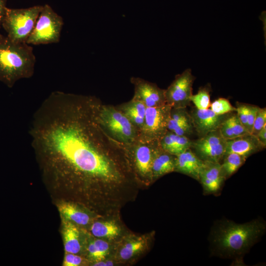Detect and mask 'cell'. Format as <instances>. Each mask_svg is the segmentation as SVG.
Returning a JSON list of instances; mask_svg holds the SVG:
<instances>
[{"label":"cell","mask_w":266,"mask_h":266,"mask_svg":"<svg viewBox=\"0 0 266 266\" xmlns=\"http://www.w3.org/2000/svg\"><path fill=\"white\" fill-rule=\"evenodd\" d=\"M171 107L167 104L146 107L143 125L138 137L149 140H158L167 131Z\"/></svg>","instance_id":"52a82bcc"},{"label":"cell","mask_w":266,"mask_h":266,"mask_svg":"<svg viewBox=\"0 0 266 266\" xmlns=\"http://www.w3.org/2000/svg\"><path fill=\"white\" fill-rule=\"evenodd\" d=\"M144 244L143 240H137L126 243L120 251V257L123 260H128L141 250Z\"/></svg>","instance_id":"4316f807"},{"label":"cell","mask_w":266,"mask_h":266,"mask_svg":"<svg viewBox=\"0 0 266 266\" xmlns=\"http://www.w3.org/2000/svg\"><path fill=\"white\" fill-rule=\"evenodd\" d=\"M58 209L64 218L75 224L86 225L90 221L89 216L72 203H62L58 206Z\"/></svg>","instance_id":"7402d4cb"},{"label":"cell","mask_w":266,"mask_h":266,"mask_svg":"<svg viewBox=\"0 0 266 266\" xmlns=\"http://www.w3.org/2000/svg\"><path fill=\"white\" fill-rule=\"evenodd\" d=\"M266 224L260 218L243 224L226 219L217 221L209 235L211 253L223 258L240 259L260 239Z\"/></svg>","instance_id":"7a4b0ae2"},{"label":"cell","mask_w":266,"mask_h":266,"mask_svg":"<svg viewBox=\"0 0 266 266\" xmlns=\"http://www.w3.org/2000/svg\"><path fill=\"white\" fill-rule=\"evenodd\" d=\"M92 233L98 237L113 238L119 233L118 227L112 222H97L91 227Z\"/></svg>","instance_id":"cb8c5ba5"},{"label":"cell","mask_w":266,"mask_h":266,"mask_svg":"<svg viewBox=\"0 0 266 266\" xmlns=\"http://www.w3.org/2000/svg\"><path fill=\"white\" fill-rule=\"evenodd\" d=\"M210 107L217 115H223L236 111V108L233 107L228 100L224 98H219L214 101L211 104Z\"/></svg>","instance_id":"83f0119b"},{"label":"cell","mask_w":266,"mask_h":266,"mask_svg":"<svg viewBox=\"0 0 266 266\" xmlns=\"http://www.w3.org/2000/svg\"><path fill=\"white\" fill-rule=\"evenodd\" d=\"M7 0H0V29L2 27V24L7 7L6 6Z\"/></svg>","instance_id":"d6a6232c"},{"label":"cell","mask_w":266,"mask_h":266,"mask_svg":"<svg viewBox=\"0 0 266 266\" xmlns=\"http://www.w3.org/2000/svg\"><path fill=\"white\" fill-rule=\"evenodd\" d=\"M258 108V106L248 104V121L247 130L250 133H252L253 124Z\"/></svg>","instance_id":"1f68e13d"},{"label":"cell","mask_w":266,"mask_h":266,"mask_svg":"<svg viewBox=\"0 0 266 266\" xmlns=\"http://www.w3.org/2000/svg\"><path fill=\"white\" fill-rule=\"evenodd\" d=\"M82 261V259L75 255L71 253L66 252L65 255L63 266H77L80 265Z\"/></svg>","instance_id":"4dcf8cb0"},{"label":"cell","mask_w":266,"mask_h":266,"mask_svg":"<svg viewBox=\"0 0 266 266\" xmlns=\"http://www.w3.org/2000/svg\"><path fill=\"white\" fill-rule=\"evenodd\" d=\"M175 160L176 156L164 151L160 146L156 152L152 162V178H157L174 171Z\"/></svg>","instance_id":"ac0fdd59"},{"label":"cell","mask_w":266,"mask_h":266,"mask_svg":"<svg viewBox=\"0 0 266 266\" xmlns=\"http://www.w3.org/2000/svg\"><path fill=\"white\" fill-rule=\"evenodd\" d=\"M226 141L218 129L193 141L191 149L203 161L220 163L225 154Z\"/></svg>","instance_id":"9c48e42d"},{"label":"cell","mask_w":266,"mask_h":266,"mask_svg":"<svg viewBox=\"0 0 266 266\" xmlns=\"http://www.w3.org/2000/svg\"><path fill=\"white\" fill-rule=\"evenodd\" d=\"M203 161L189 148L176 156L174 171L186 174L198 181L200 170Z\"/></svg>","instance_id":"2e32d148"},{"label":"cell","mask_w":266,"mask_h":266,"mask_svg":"<svg viewBox=\"0 0 266 266\" xmlns=\"http://www.w3.org/2000/svg\"><path fill=\"white\" fill-rule=\"evenodd\" d=\"M190 114L194 129L202 137L219 129L223 122L230 115H217L210 108L193 109Z\"/></svg>","instance_id":"7c38bea8"},{"label":"cell","mask_w":266,"mask_h":266,"mask_svg":"<svg viewBox=\"0 0 266 266\" xmlns=\"http://www.w3.org/2000/svg\"><path fill=\"white\" fill-rule=\"evenodd\" d=\"M131 81L134 86V94L133 99L141 101L146 107L166 104L165 90L138 77H132Z\"/></svg>","instance_id":"8fae6325"},{"label":"cell","mask_w":266,"mask_h":266,"mask_svg":"<svg viewBox=\"0 0 266 266\" xmlns=\"http://www.w3.org/2000/svg\"><path fill=\"white\" fill-rule=\"evenodd\" d=\"M265 148L256 135L247 133L233 138L226 139L224 155L233 153L244 156L247 159L251 155Z\"/></svg>","instance_id":"5bb4252c"},{"label":"cell","mask_w":266,"mask_h":266,"mask_svg":"<svg viewBox=\"0 0 266 266\" xmlns=\"http://www.w3.org/2000/svg\"><path fill=\"white\" fill-rule=\"evenodd\" d=\"M63 236L66 252L78 253L81 249L79 232L77 227L70 221L63 219Z\"/></svg>","instance_id":"ffe728a7"},{"label":"cell","mask_w":266,"mask_h":266,"mask_svg":"<svg viewBox=\"0 0 266 266\" xmlns=\"http://www.w3.org/2000/svg\"><path fill=\"white\" fill-rule=\"evenodd\" d=\"M192 142L188 137L177 135L169 131L159 141L160 146L164 151L174 156L191 148Z\"/></svg>","instance_id":"e0dca14e"},{"label":"cell","mask_w":266,"mask_h":266,"mask_svg":"<svg viewBox=\"0 0 266 266\" xmlns=\"http://www.w3.org/2000/svg\"><path fill=\"white\" fill-rule=\"evenodd\" d=\"M220 163L203 161L198 181L201 183L204 193L214 194L221 189L225 179L222 173Z\"/></svg>","instance_id":"4fadbf2b"},{"label":"cell","mask_w":266,"mask_h":266,"mask_svg":"<svg viewBox=\"0 0 266 266\" xmlns=\"http://www.w3.org/2000/svg\"><path fill=\"white\" fill-rule=\"evenodd\" d=\"M36 58L33 47L26 42H16L0 33V81L12 88L34 72Z\"/></svg>","instance_id":"3957f363"},{"label":"cell","mask_w":266,"mask_h":266,"mask_svg":"<svg viewBox=\"0 0 266 266\" xmlns=\"http://www.w3.org/2000/svg\"><path fill=\"white\" fill-rule=\"evenodd\" d=\"M101 101L91 96L52 92L34 113L30 132L37 151L61 158L81 174L106 182L123 177V145L101 125Z\"/></svg>","instance_id":"6da1fadb"},{"label":"cell","mask_w":266,"mask_h":266,"mask_svg":"<svg viewBox=\"0 0 266 266\" xmlns=\"http://www.w3.org/2000/svg\"><path fill=\"white\" fill-rule=\"evenodd\" d=\"M219 130L226 139L250 133L242 125L236 114L230 115L221 124Z\"/></svg>","instance_id":"44dd1931"},{"label":"cell","mask_w":266,"mask_h":266,"mask_svg":"<svg viewBox=\"0 0 266 266\" xmlns=\"http://www.w3.org/2000/svg\"><path fill=\"white\" fill-rule=\"evenodd\" d=\"M194 126L190 114L186 108H172L167 125V131L181 135H190L193 133Z\"/></svg>","instance_id":"9a60e30c"},{"label":"cell","mask_w":266,"mask_h":266,"mask_svg":"<svg viewBox=\"0 0 266 266\" xmlns=\"http://www.w3.org/2000/svg\"><path fill=\"white\" fill-rule=\"evenodd\" d=\"M88 251L90 257L100 261L104 259L109 250L108 243L101 239H96L90 243Z\"/></svg>","instance_id":"d4e9b609"},{"label":"cell","mask_w":266,"mask_h":266,"mask_svg":"<svg viewBox=\"0 0 266 266\" xmlns=\"http://www.w3.org/2000/svg\"><path fill=\"white\" fill-rule=\"evenodd\" d=\"M190 100L198 109L209 108L211 105L209 89L206 87L200 89L196 95L191 96Z\"/></svg>","instance_id":"484cf974"},{"label":"cell","mask_w":266,"mask_h":266,"mask_svg":"<svg viewBox=\"0 0 266 266\" xmlns=\"http://www.w3.org/2000/svg\"><path fill=\"white\" fill-rule=\"evenodd\" d=\"M221 164V169L225 179L233 175L245 163L246 158L236 153L224 155Z\"/></svg>","instance_id":"603a6c76"},{"label":"cell","mask_w":266,"mask_h":266,"mask_svg":"<svg viewBox=\"0 0 266 266\" xmlns=\"http://www.w3.org/2000/svg\"><path fill=\"white\" fill-rule=\"evenodd\" d=\"M236 112L240 122L247 130L248 121V104L239 103L237 105Z\"/></svg>","instance_id":"f546056e"},{"label":"cell","mask_w":266,"mask_h":266,"mask_svg":"<svg viewBox=\"0 0 266 266\" xmlns=\"http://www.w3.org/2000/svg\"><path fill=\"white\" fill-rule=\"evenodd\" d=\"M137 129L142 128L145 118L146 107L141 101L132 99L129 101L117 106Z\"/></svg>","instance_id":"d6986e66"},{"label":"cell","mask_w":266,"mask_h":266,"mask_svg":"<svg viewBox=\"0 0 266 266\" xmlns=\"http://www.w3.org/2000/svg\"><path fill=\"white\" fill-rule=\"evenodd\" d=\"M123 145L126 153L133 157L136 170L139 174L152 178V165L160 147L159 141L145 140L137 137L132 143Z\"/></svg>","instance_id":"ba28073f"},{"label":"cell","mask_w":266,"mask_h":266,"mask_svg":"<svg viewBox=\"0 0 266 266\" xmlns=\"http://www.w3.org/2000/svg\"><path fill=\"white\" fill-rule=\"evenodd\" d=\"M64 25L62 17L50 5L46 4L37 18L34 27L26 43L37 45L59 42Z\"/></svg>","instance_id":"8992f818"},{"label":"cell","mask_w":266,"mask_h":266,"mask_svg":"<svg viewBox=\"0 0 266 266\" xmlns=\"http://www.w3.org/2000/svg\"><path fill=\"white\" fill-rule=\"evenodd\" d=\"M266 125H265L256 135L259 141L266 147Z\"/></svg>","instance_id":"836d02e7"},{"label":"cell","mask_w":266,"mask_h":266,"mask_svg":"<svg viewBox=\"0 0 266 266\" xmlns=\"http://www.w3.org/2000/svg\"><path fill=\"white\" fill-rule=\"evenodd\" d=\"M42 8V5L25 8L7 7L2 24L6 36L14 42L26 43Z\"/></svg>","instance_id":"277c9868"},{"label":"cell","mask_w":266,"mask_h":266,"mask_svg":"<svg viewBox=\"0 0 266 266\" xmlns=\"http://www.w3.org/2000/svg\"><path fill=\"white\" fill-rule=\"evenodd\" d=\"M99 116L103 128L120 143L130 144L137 138V129L117 106L101 103Z\"/></svg>","instance_id":"5b68a950"},{"label":"cell","mask_w":266,"mask_h":266,"mask_svg":"<svg viewBox=\"0 0 266 266\" xmlns=\"http://www.w3.org/2000/svg\"><path fill=\"white\" fill-rule=\"evenodd\" d=\"M265 125H266V109L259 107L254 122L251 134L256 135Z\"/></svg>","instance_id":"f1b7e54d"},{"label":"cell","mask_w":266,"mask_h":266,"mask_svg":"<svg viewBox=\"0 0 266 266\" xmlns=\"http://www.w3.org/2000/svg\"><path fill=\"white\" fill-rule=\"evenodd\" d=\"M194 79L190 68L177 75L165 90L166 104L172 108H186L191 102Z\"/></svg>","instance_id":"30bf717a"}]
</instances>
